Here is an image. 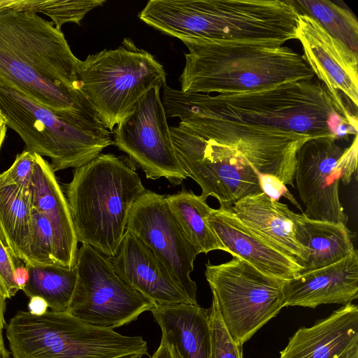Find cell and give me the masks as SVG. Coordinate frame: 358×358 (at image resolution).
<instances>
[{
  "label": "cell",
  "mask_w": 358,
  "mask_h": 358,
  "mask_svg": "<svg viewBox=\"0 0 358 358\" xmlns=\"http://www.w3.org/2000/svg\"><path fill=\"white\" fill-rule=\"evenodd\" d=\"M340 358H358V342L350 347Z\"/></svg>",
  "instance_id": "39"
},
{
  "label": "cell",
  "mask_w": 358,
  "mask_h": 358,
  "mask_svg": "<svg viewBox=\"0 0 358 358\" xmlns=\"http://www.w3.org/2000/svg\"><path fill=\"white\" fill-rule=\"evenodd\" d=\"M239 220L304 269L309 250L298 241L296 213L264 192L248 195L232 206Z\"/></svg>",
  "instance_id": "20"
},
{
  "label": "cell",
  "mask_w": 358,
  "mask_h": 358,
  "mask_svg": "<svg viewBox=\"0 0 358 358\" xmlns=\"http://www.w3.org/2000/svg\"><path fill=\"white\" fill-rule=\"evenodd\" d=\"M151 358H178L173 348L165 340L161 339L160 345Z\"/></svg>",
  "instance_id": "37"
},
{
  "label": "cell",
  "mask_w": 358,
  "mask_h": 358,
  "mask_svg": "<svg viewBox=\"0 0 358 358\" xmlns=\"http://www.w3.org/2000/svg\"><path fill=\"white\" fill-rule=\"evenodd\" d=\"M209 329L210 335V358H243L241 345L229 334L224 326L215 300L208 308Z\"/></svg>",
  "instance_id": "31"
},
{
  "label": "cell",
  "mask_w": 358,
  "mask_h": 358,
  "mask_svg": "<svg viewBox=\"0 0 358 358\" xmlns=\"http://www.w3.org/2000/svg\"><path fill=\"white\" fill-rule=\"evenodd\" d=\"M117 273L157 305L193 303L153 252L126 231L117 254L108 257Z\"/></svg>",
  "instance_id": "19"
},
{
  "label": "cell",
  "mask_w": 358,
  "mask_h": 358,
  "mask_svg": "<svg viewBox=\"0 0 358 358\" xmlns=\"http://www.w3.org/2000/svg\"><path fill=\"white\" fill-rule=\"evenodd\" d=\"M105 2V0H0V10L41 13L50 17L55 27L61 30L66 23L79 24L87 13Z\"/></svg>",
  "instance_id": "29"
},
{
  "label": "cell",
  "mask_w": 358,
  "mask_h": 358,
  "mask_svg": "<svg viewBox=\"0 0 358 358\" xmlns=\"http://www.w3.org/2000/svg\"><path fill=\"white\" fill-rule=\"evenodd\" d=\"M296 39L304 58L333 98L345 105L340 92L357 107L358 55L330 35L315 20L298 14Z\"/></svg>",
  "instance_id": "16"
},
{
  "label": "cell",
  "mask_w": 358,
  "mask_h": 358,
  "mask_svg": "<svg viewBox=\"0 0 358 358\" xmlns=\"http://www.w3.org/2000/svg\"><path fill=\"white\" fill-rule=\"evenodd\" d=\"M178 358H210L208 309L198 303L156 305L150 311Z\"/></svg>",
  "instance_id": "23"
},
{
  "label": "cell",
  "mask_w": 358,
  "mask_h": 358,
  "mask_svg": "<svg viewBox=\"0 0 358 358\" xmlns=\"http://www.w3.org/2000/svg\"><path fill=\"white\" fill-rule=\"evenodd\" d=\"M36 153L24 150L13 164L0 173V185H14L29 190L36 164Z\"/></svg>",
  "instance_id": "32"
},
{
  "label": "cell",
  "mask_w": 358,
  "mask_h": 358,
  "mask_svg": "<svg viewBox=\"0 0 358 358\" xmlns=\"http://www.w3.org/2000/svg\"><path fill=\"white\" fill-rule=\"evenodd\" d=\"M282 289L285 307L351 303L358 298L357 250L333 264L284 280Z\"/></svg>",
  "instance_id": "18"
},
{
  "label": "cell",
  "mask_w": 358,
  "mask_h": 358,
  "mask_svg": "<svg viewBox=\"0 0 358 358\" xmlns=\"http://www.w3.org/2000/svg\"><path fill=\"white\" fill-rule=\"evenodd\" d=\"M260 184L262 192L273 200L278 201L281 196L287 199L293 205L299 210L301 206L296 201L293 195L289 192L286 185L277 178L269 175H260Z\"/></svg>",
  "instance_id": "34"
},
{
  "label": "cell",
  "mask_w": 358,
  "mask_h": 358,
  "mask_svg": "<svg viewBox=\"0 0 358 358\" xmlns=\"http://www.w3.org/2000/svg\"><path fill=\"white\" fill-rule=\"evenodd\" d=\"M78 242L107 257L121 245L131 208L145 191L138 174L125 160L100 154L73 171L63 185Z\"/></svg>",
  "instance_id": "5"
},
{
  "label": "cell",
  "mask_w": 358,
  "mask_h": 358,
  "mask_svg": "<svg viewBox=\"0 0 358 358\" xmlns=\"http://www.w3.org/2000/svg\"><path fill=\"white\" fill-rule=\"evenodd\" d=\"M48 304L41 296H34L29 298L28 303V312L34 315H43L48 310Z\"/></svg>",
  "instance_id": "36"
},
{
  "label": "cell",
  "mask_w": 358,
  "mask_h": 358,
  "mask_svg": "<svg viewBox=\"0 0 358 358\" xmlns=\"http://www.w3.org/2000/svg\"><path fill=\"white\" fill-rule=\"evenodd\" d=\"M117 358H143V355L134 354V355H129L122 356V357H120Z\"/></svg>",
  "instance_id": "42"
},
{
  "label": "cell",
  "mask_w": 358,
  "mask_h": 358,
  "mask_svg": "<svg viewBox=\"0 0 358 358\" xmlns=\"http://www.w3.org/2000/svg\"><path fill=\"white\" fill-rule=\"evenodd\" d=\"M6 124V119L0 111V125Z\"/></svg>",
  "instance_id": "43"
},
{
  "label": "cell",
  "mask_w": 358,
  "mask_h": 358,
  "mask_svg": "<svg viewBox=\"0 0 358 358\" xmlns=\"http://www.w3.org/2000/svg\"><path fill=\"white\" fill-rule=\"evenodd\" d=\"M6 124H3L2 125H0V150H1V146H2V144L3 143V141L5 139V137H6Z\"/></svg>",
  "instance_id": "40"
},
{
  "label": "cell",
  "mask_w": 358,
  "mask_h": 358,
  "mask_svg": "<svg viewBox=\"0 0 358 358\" xmlns=\"http://www.w3.org/2000/svg\"><path fill=\"white\" fill-rule=\"evenodd\" d=\"M0 111L26 150L51 159L54 172L79 168L113 145L106 128L85 127L58 116L20 92L0 83Z\"/></svg>",
  "instance_id": "8"
},
{
  "label": "cell",
  "mask_w": 358,
  "mask_h": 358,
  "mask_svg": "<svg viewBox=\"0 0 358 358\" xmlns=\"http://www.w3.org/2000/svg\"><path fill=\"white\" fill-rule=\"evenodd\" d=\"M78 60L52 22L29 11L0 10V83L65 120L105 127L77 89Z\"/></svg>",
  "instance_id": "2"
},
{
  "label": "cell",
  "mask_w": 358,
  "mask_h": 358,
  "mask_svg": "<svg viewBox=\"0 0 358 358\" xmlns=\"http://www.w3.org/2000/svg\"><path fill=\"white\" fill-rule=\"evenodd\" d=\"M15 259L0 238V291L6 299H11L19 291L14 278Z\"/></svg>",
  "instance_id": "33"
},
{
  "label": "cell",
  "mask_w": 358,
  "mask_h": 358,
  "mask_svg": "<svg viewBox=\"0 0 358 358\" xmlns=\"http://www.w3.org/2000/svg\"><path fill=\"white\" fill-rule=\"evenodd\" d=\"M334 136L313 138L296 153L294 180L309 219L346 224L348 216L339 196V183L350 180L345 149Z\"/></svg>",
  "instance_id": "15"
},
{
  "label": "cell",
  "mask_w": 358,
  "mask_h": 358,
  "mask_svg": "<svg viewBox=\"0 0 358 358\" xmlns=\"http://www.w3.org/2000/svg\"><path fill=\"white\" fill-rule=\"evenodd\" d=\"M77 89L113 131L150 89L166 86L163 66L125 38L116 49L89 55L77 65Z\"/></svg>",
  "instance_id": "7"
},
{
  "label": "cell",
  "mask_w": 358,
  "mask_h": 358,
  "mask_svg": "<svg viewBox=\"0 0 358 358\" xmlns=\"http://www.w3.org/2000/svg\"><path fill=\"white\" fill-rule=\"evenodd\" d=\"M10 352L4 347L0 348V358H10Z\"/></svg>",
  "instance_id": "41"
},
{
  "label": "cell",
  "mask_w": 358,
  "mask_h": 358,
  "mask_svg": "<svg viewBox=\"0 0 358 358\" xmlns=\"http://www.w3.org/2000/svg\"><path fill=\"white\" fill-rule=\"evenodd\" d=\"M178 127L241 152L260 175L294 187L296 153L310 136L289 130L248 125L215 118L182 119Z\"/></svg>",
  "instance_id": "12"
},
{
  "label": "cell",
  "mask_w": 358,
  "mask_h": 358,
  "mask_svg": "<svg viewBox=\"0 0 358 358\" xmlns=\"http://www.w3.org/2000/svg\"><path fill=\"white\" fill-rule=\"evenodd\" d=\"M176 155L188 177L201 188V197L211 196L220 206H233L241 199L263 192L259 173L235 148L170 127Z\"/></svg>",
  "instance_id": "11"
},
{
  "label": "cell",
  "mask_w": 358,
  "mask_h": 358,
  "mask_svg": "<svg viewBox=\"0 0 358 358\" xmlns=\"http://www.w3.org/2000/svg\"><path fill=\"white\" fill-rule=\"evenodd\" d=\"M205 276L224 326L241 345L285 307L284 280L239 257L217 265L208 262Z\"/></svg>",
  "instance_id": "9"
},
{
  "label": "cell",
  "mask_w": 358,
  "mask_h": 358,
  "mask_svg": "<svg viewBox=\"0 0 358 358\" xmlns=\"http://www.w3.org/2000/svg\"><path fill=\"white\" fill-rule=\"evenodd\" d=\"M166 117L215 118L289 130L317 138L355 134L357 116L338 103L318 79L241 92H184L164 87Z\"/></svg>",
  "instance_id": "1"
},
{
  "label": "cell",
  "mask_w": 358,
  "mask_h": 358,
  "mask_svg": "<svg viewBox=\"0 0 358 358\" xmlns=\"http://www.w3.org/2000/svg\"><path fill=\"white\" fill-rule=\"evenodd\" d=\"M31 229L29 190L0 185V238L13 257L27 262Z\"/></svg>",
  "instance_id": "25"
},
{
  "label": "cell",
  "mask_w": 358,
  "mask_h": 358,
  "mask_svg": "<svg viewBox=\"0 0 358 358\" xmlns=\"http://www.w3.org/2000/svg\"><path fill=\"white\" fill-rule=\"evenodd\" d=\"M6 299L0 291V348H4V341L3 338V331L6 327V322L4 317L6 310Z\"/></svg>",
  "instance_id": "38"
},
{
  "label": "cell",
  "mask_w": 358,
  "mask_h": 358,
  "mask_svg": "<svg viewBox=\"0 0 358 358\" xmlns=\"http://www.w3.org/2000/svg\"><path fill=\"white\" fill-rule=\"evenodd\" d=\"M188 48L181 91L227 94L258 90L315 76L303 56L287 46L182 38Z\"/></svg>",
  "instance_id": "4"
},
{
  "label": "cell",
  "mask_w": 358,
  "mask_h": 358,
  "mask_svg": "<svg viewBox=\"0 0 358 358\" xmlns=\"http://www.w3.org/2000/svg\"><path fill=\"white\" fill-rule=\"evenodd\" d=\"M15 282L19 290H23L29 279V267L21 260L17 259L14 271Z\"/></svg>",
  "instance_id": "35"
},
{
  "label": "cell",
  "mask_w": 358,
  "mask_h": 358,
  "mask_svg": "<svg viewBox=\"0 0 358 358\" xmlns=\"http://www.w3.org/2000/svg\"><path fill=\"white\" fill-rule=\"evenodd\" d=\"M27 266L29 279L22 290L26 296L43 297L52 311H67L76 283V267L59 264Z\"/></svg>",
  "instance_id": "27"
},
{
  "label": "cell",
  "mask_w": 358,
  "mask_h": 358,
  "mask_svg": "<svg viewBox=\"0 0 358 358\" xmlns=\"http://www.w3.org/2000/svg\"><path fill=\"white\" fill-rule=\"evenodd\" d=\"M53 233L47 218L31 208V229L27 248V266L57 264L53 257Z\"/></svg>",
  "instance_id": "30"
},
{
  "label": "cell",
  "mask_w": 358,
  "mask_h": 358,
  "mask_svg": "<svg viewBox=\"0 0 358 358\" xmlns=\"http://www.w3.org/2000/svg\"><path fill=\"white\" fill-rule=\"evenodd\" d=\"M291 1L298 13L315 20L330 35L357 54L358 22L350 10L327 0Z\"/></svg>",
  "instance_id": "28"
},
{
  "label": "cell",
  "mask_w": 358,
  "mask_h": 358,
  "mask_svg": "<svg viewBox=\"0 0 358 358\" xmlns=\"http://www.w3.org/2000/svg\"><path fill=\"white\" fill-rule=\"evenodd\" d=\"M298 241L309 250L303 271L320 268L342 260L356 249L345 224L308 218L296 213Z\"/></svg>",
  "instance_id": "24"
},
{
  "label": "cell",
  "mask_w": 358,
  "mask_h": 358,
  "mask_svg": "<svg viewBox=\"0 0 358 358\" xmlns=\"http://www.w3.org/2000/svg\"><path fill=\"white\" fill-rule=\"evenodd\" d=\"M77 278L67 312L92 326L114 329L151 311L156 303L133 287L108 258L82 244L75 264Z\"/></svg>",
  "instance_id": "10"
},
{
  "label": "cell",
  "mask_w": 358,
  "mask_h": 358,
  "mask_svg": "<svg viewBox=\"0 0 358 358\" xmlns=\"http://www.w3.org/2000/svg\"><path fill=\"white\" fill-rule=\"evenodd\" d=\"M206 221L227 252L248 262L262 273L285 280L303 271L295 261L245 225L233 211L232 206L210 208Z\"/></svg>",
  "instance_id": "17"
},
{
  "label": "cell",
  "mask_w": 358,
  "mask_h": 358,
  "mask_svg": "<svg viewBox=\"0 0 358 358\" xmlns=\"http://www.w3.org/2000/svg\"><path fill=\"white\" fill-rule=\"evenodd\" d=\"M298 14L291 0H150L138 17L180 40L281 46L296 39Z\"/></svg>",
  "instance_id": "3"
},
{
  "label": "cell",
  "mask_w": 358,
  "mask_h": 358,
  "mask_svg": "<svg viewBox=\"0 0 358 358\" xmlns=\"http://www.w3.org/2000/svg\"><path fill=\"white\" fill-rule=\"evenodd\" d=\"M29 194L31 208L43 215L51 225L55 263L75 266L78 240L68 203L50 164L38 154Z\"/></svg>",
  "instance_id": "21"
},
{
  "label": "cell",
  "mask_w": 358,
  "mask_h": 358,
  "mask_svg": "<svg viewBox=\"0 0 358 358\" xmlns=\"http://www.w3.org/2000/svg\"><path fill=\"white\" fill-rule=\"evenodd\" d=\"M126 231L150 248L189 301L197 303L196 285L190 273L198 253L171 210L165 195L145 189L131 208Z\"/></svg>",
  "instance_id": "14"
},
{
  "label": "cell",
  "mask_w": 358,
  "mask_h": 358,
  "mask_svg": "<svg viewBox=\"0 0 358 358\" xmlns=\"http://www.w3.org/2000/svg\"><path fill=\"white\" fill-rule=\"evenodd\" d=\"M165 196L171 210L198 254H207L213 250L227 252L206 221L211 208L206 200L185 188Z\"/></svg>",
  "instance_id": "26"
},
{
  "label": "cell",
  "mask_w": 358,
  "mask_h": 358,
  "mask_svg": "<svg viewBox=\"0 0 358 358\" xmlns=\"http://www.w3.org/2000/svg\"><path fill=\"white\" fill-rule=\"evenodd\" d=\"M358 342V307L348 303L310 327H301L280 358H340Z\"/></svg>",
  "instance_id": "22"
},
{
  "label": "cell",
  "mask_w": 358,
  "mask_h": 358,
  "mask_svg": "<svg viewBox=\"0 0 358 358\" xmlns=\"http://www.w3.org/2000/svg\"><path fill=\"white\" fill-rule=\"evenodd\" d=\"M13 358H117L148 355L140 336H124L96 327L69 312L37 316L18 310L6 325Z\"/></svg>",
  "instance_id": "6"
},
{
  "label": "cell",
  "mask_w": 358,
  "mask_h": 358,
  "mask_svg": "<svg viewBox=\"0 0 358 358\" xmlns=\"http://www.w3.org/2000/svg\"><path fill=\"white\" fill-rule=\"evenodd\" d=\"M160 88L147 92L116 127L113 145L128 155L148 179L182 184L188 176L174 148Z\"/></svg>",
  "instance_id": "13"
}]
</instances>
